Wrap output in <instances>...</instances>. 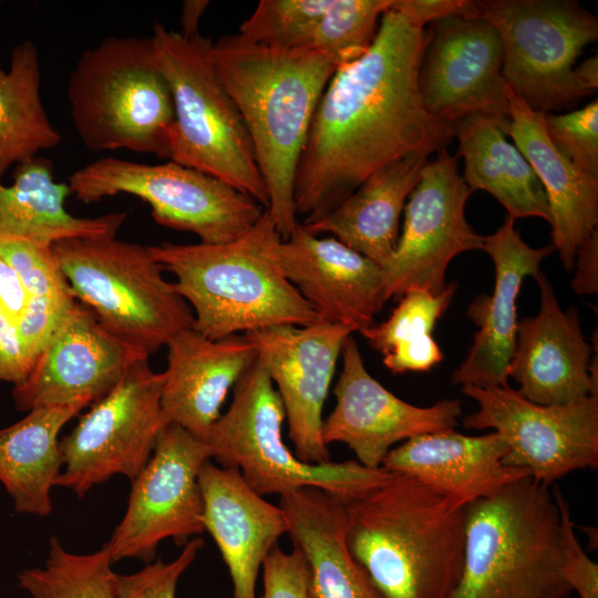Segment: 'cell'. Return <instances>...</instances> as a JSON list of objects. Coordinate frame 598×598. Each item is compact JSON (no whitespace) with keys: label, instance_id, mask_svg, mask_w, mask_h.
Masks as SVG:
<instances>
[{"label":"cell","instance_id":"obj_1","mask_svg":"<svg viewBox=\"0 0 598 598\" xmlns=\"http://www.w3.org/2000/svg\"><path fill=\"white\" fill-rule=\"evenodd\" d=\"M423 30L391 7L367 52L328 82L296 171L302 224L323 217L386 164L436 152L453 137V126L431 116L419 94Z\"/></svg>","mask_w":598,"mask_h":598},{"label":"cell","instance_id":"obj_2","mask_svg":"<svg viewBox=\"0 0 598 598\" xmlns=\"http://www.w3.org/2000/svg\"><path fill=\"white\" fill-rule=\"evenodd\" d=\"M217 75L249 135L268 195L267 212L283 240L298 225L296 171L318 102L339 69L311 49H277L238 34L212 45Z\"/></svg>","mask_w":598,"mask_h":598},{"label":"cell","instance_id":"obj_3","mask_svg":"<svg viewBox=\"0 0 598 598\" xmlns=\"http://www.w3.org/2000/svg\"><path fill=\"white\" fill-rule=\"evenodd\" d=\"M465 508L389 472L346 497V540L383 598H452L463 570Z\"/></svg>","mask_w":598,"mask_h":598},{"label":"cell","instance_id":"obj_4","mask_svg":"<svg viewBox=\"0 0 598 598\" xmlns=\"http://www.w3.org/2000/svg\"><path fill=\"white\" fill-rule=\"evenodd\" d=\"M569 505L530 475L465 508L463 570L452 598H571Z\"/></svg>","mask_w":598,"mask_h":598},{"label":"cell","instance_id":"obj_5","mask_svg":"<svg viewBox=\"0 0 598 598\" xmlns=\"http://www.w3.org/2000/svg\"><path fill=\"white\" fill-rule=\"evenodd\" d=\"M281 238L267 209L240 238L225 244L148 246L172 272L176 292L193 307L194 329L210 340L278 326H309L317 313L278 268Z\"/></svg>","mask_w":598,"mask_h":598},{"label":"cell","instance_id":"obj_6","mask_svg":"<svg viewBox=\"0 0 598 598\" xmlns=\"http://www.w3.org/2000/svg\"><path fill=\"white\" fill-rule=\"evenodd\" d=\"M66 97L87 150L168 158L174 106L151 37L112 35L84 50L70 74Z\"/></svg>","mask_w":598,"mask_h":598},{"label":"cell","instance_id":"obj_7","mask_svg":"<svg viewBox=\"0 0 598 598\" xmlns=\"http://www.w3.org/2000/svg\"><path fill=\"white\" fill-rule=\"evenodd\" d=\"M154 61L169 87L174 122L168 158L212 175L268 208L266 186L243 118L223 86L212 58L213 42L184 37L155 22Z\"/></svg>","mask_w":598,"mask_h":598},{"label":"cell","instance_id":"obj_8","mask_svg":"<svg viewBox=\"0 0 598 598\" xmlns=\"http://www.w3.org/2000/svg\"><path fill=\"white\" fill-rule=\"evenodd\" d=\"M75 299L113 336L150 355L194 326L188 303L148 246L115 236L70 238L52 245Z\"/></svg>","mask_w":598,"mask_h":598},{"label":"cell","instance_id":"obj_9","mask_svg":"<svg viewBox=\"0 0 598 598\" xmlns=\"http://www.w3.org/2000/svg\"><path fill=\"white\" fill-rule=\"evenodd\" d=\"M233 393L228 411L204 442L216 464L237 468L259 495L283 496L313 486L350 497L388 477L383 467L369 468L357 461L310 464L298 458L283 442V405L258 360L239 378Z\"/></svg>","mask_w":598,"mask_h":598},{"label":"cell","instance_id":"obj_10","mask_svg":"<svg viewBox=\"0 0 598 598\" xmlns=\"http://www.w3.org/2000/svg\"><path fill=\"white\" fill-rule=\"evenodd\" d=\"M467 16L497 31L503 78L532 110L565 109L591 93L575 62L598 38V20L570 0L470 1Z\"/></svg>","mask_w":598,"mask_h":598},{"label":"cell","instance_id":"obj_11","mask_svg":"<svg viewBox=\"0 0 598 598\" xmlns=\"http://www.w3.org/2000/svg\"><path fill=\"white\" fill-rule=\"evenodd\" d=\"M68 184L83 203L118 194L138 197L150 205L157 224L193 233L206 244L240 238L265 210L236 187L173 161L147 164L102 157L73 172Z\"/></svg>","mask_w":598,"mask_h":598},{"label":"cell","instance_id":"obj_12","mask_svg":"<svg viewBox=\"0 0 598 598\" xmlns=\"http://www.w3.org/2000/svg\"><path fill=\"white\" fill-rule=\"evenodd\" d=\"M164 380V372L153 371L144 357L111 392L91 404L60 441L63 466L55 486L82 497L114 475L134 480L168 423L161 406Z\"/></svg>","mask_w":598,"mask_h":598},{"label":"cell","instance_id":"obj_13","mask_svg":"<svg viewBox=\"0 0 598 598\" xmlns=\"http://www.w3.org/2000/svg\"><path fill=\"white\" fill-rule=\"evenodd\" d=\"M461 390L478 405L463 419L464 427L498 433L507 445L505 465L525 468L548 486L574 471L598 466V395L540 405L508 383Z\"/></svg>","mask_w":598,"mask_h":598},{"label":"cell","instance_id":"obj_14","mask_svg":"<svg viewBox=\"0 0 598 598\" xmlns=\"http://www.w3.org/2000/svg\"><path fill=\"white\" fill-rule=\"evenodd\" d=\"M209 460L204 441L174 423L162 429L148 462L132 480L124 516L103 545L113 563L148 564L164 539L184 546L205 532L198 475Z\"/></svg>","mask_w":598,"mask_h":598},{"label":"cell","instance_id":"obj_15","mask_svg":"<svg viewBox=\"0 0 598 598\" xmlns=\"http://www.w3.org/2000/svg\"><path fill=\"white\" fill-rule=\"evenodd\" d=\"M426 161L403 208V226L394 251L383 269L389 300L414 289L439 295L445 274L457 255L483 249L478 235L465 218L472 192L458 172L457 156L444 147Z\"/></svg>","mask_w":598,"mask_h":598},{"label":"cell","instance_id":"obj_16","mask_svg":"<svg viewBox=\"0 0 598 598\" xmlns=\"http://www.w3.org/2000/svg\"><path fill=\"white\" fill-rule=\"evenodd\" d=\"M423 30L417 90L426 112L453 126L471 115L508 121L503 49L485 19L455 14Z\"/></svg>","mask_w":598,"mask_h":598},{"label":"cell","instance_id":"obj_17","mask_svg":"<svg viewBox=\"0 0 598 598\" xmlns=\"http://www.w3.org/2000/svg\"><path fill=\"white\" fill-rule=\"evenodd\" d=\"M352 332L342 324L319 320L303 327L278 326L244 334L277 386L295 454L306 463L331 461L322 439V409L343 343Z\"/></svg>","mask_w":598,"mask_h":598},{"label":"cell","instance_id":"obj_18","mask_svg":"<svg viewBox=\"0 0 598 598\" xmlns=\"http://www.w3.org/2000/svg\"><path fill=\"white\" fill-rule=\"evenodd\" d=\"M341 355L336 405L322 425L327 445L343 443L361 465L380 468L394 444L457 424L462 414L457 399L417 406L385 389L368 372L352 334L346 339Z\"/></svg>","mask_w":598,"mask_h":598},{"label":"cell","instance_id":"obj_19","mask_svg":"<svg viewBox=\"0 0 598 598\" xmlns=\"http://www.w3.org/2000/svg\"><path fill=\"white\" fill-rule=\"evenodd\" d=\"M144 357L150 355L110 333L76 301L12 396L17 408L28 412L51 405L85 408L111 392Z\"/></svg>","mask_w":598,"mask_h":598},{"label":"cell","instance_id":"obj_20","mask_svg":"<svg viewBox=\"0 0 598 598\" xmlns=\"http://www.w3.org/2000/svg\"><path fill=\"white\" fill-rule=\"evenodd\" d=\"M272 256L320 321L361 332L375 323L388 301L380 265L334 237L308 233L300 223L287 240L275 243Z\"/></svg>","mask_w":598,"mask_h":598},{"label":"cell","instance_id":"obj_21","mask_svg":"<svg viewBox=\"0 0 598 598\" xmlns=\"http://www.w3.org/2000/svg\"><path fill=\"white\" fill-rule=\"evenodd\" d=\"M540 293L536 316L518 322L508 378L517 392L540 405H564L598 395L590 375L594 346L581 331L578 310L564 311L549 279L542 271L535 277Z\"/></svg>","mask_w":598,"mask_h":598},{"label":"cell","instance_id":"obj_22","mask_svg":"<svg viewBox=\"0 0 598 598\" xmlns=\"http://www.w3.org/2000/svg\"><path fill=\"white\" fill-rule=\"evenodd\" d=\"M507 216L492 235L483 237V250L495 269L491 296L477 297L467 309L478 331L464 361L455 369L452 382L461 388H491L508 383V365L517 337V296L525 277H536L542 261L553 252L551 245L533 248Z\"/></svg>","mask_w":598,"mask_h":598},{"label":"cell","instance_id":"obj_23","mask_svg":"<svg viewBox=\"0 0 598 598\" xmlns=\"http://www.w3.org/2000/svg\"><path fill=\"white\" fill-rule=\"evenodd\" d=\"M204 529L216 543L233 581L234 598H257L259 570L288 520L233 467L205 462L198 475Z\"/></svg>","mask_w":598,"mask_h":598},{"label":"cell","instance_id":"obj_24","mask_svg":"<svg viewBox=\"0 0 598 598\" xmlns=\"http://www.w3.org/2000/svg\"><path fill=\"white\" fill-rule=\"evenodd\" d=\"M166 347L163 414L205 441L229 390L257 360L256 349L245 336L210 340L194 327L176 333Z\"/></svg>","mask_w":598,"mask_h":598},{"label":"cell","instance_id":"obj_25","mask_svg":"<svg viewBox=\"0 0 598 598\" xmlns=\"http://www.w3.org/2000/svg\"><path fill=\"white\" fill-rule=\"evenodd\" d=\"M507 445L491 432L465 435L453 429L412 437L385 456L382 467L410 475L456 507L487 497L530 473L507 466Z\"/></svg>","mask_w":598,"mask_h":598},{"label":"cell","instance_id":"obj_26","mask_svg":"<svg viewBox=\"0 0 598 598\" xmlns=\"http://www.w3.org/2000/svg\"><path fill=\"white\" fill-rule=\"evenodd\" d=\"M509 116L504 126L538 177L550 212L551 246L567 271L581 243L598 225V178L578 169L551 143L545 114L532 110L506 85Z\"/></svg>","mask_w":598,"mask_h":598},{"label":"cell","instance_id":"obj_27","mask_svg":"<svg viewBox=\"0 0 598 598\" xmlns=\"http://www.w3.org/2000/svg\"><path fill=\"white\" fill-rule=\"evenodd\" d=\"M293 548L306 563L310 598H383L346 540V497L307 486L280 496Z\"/></svg>","mask_w":598,"mask_h":598},{"label":"cell","instance_id":"obj_28","mask_svg":"<svg viewBox=\"0 0 598 598\" xmlns=\"http://www.w3.org/2000/svg\"><path fill=\"white\" fill-rule=\"evenodd\" d=\"M429 152L393 161L370 175L320 219L301 224L310 234H329L383 268L399 238V221Z\"/></svg>","mask_w":598,"mask_h":598},{"label":"cell","instance_id":"obj_29","mask_svg":"<svg viewBox=\"0 0 598 598\" xmlns=\"http://www.w3.org/2000/svg\"><path fill=\"white\" fill-rule=\"evenodd\" d=\"M69 184L54 179L52 163L34 157L17 165L12 183L0 181V239H23L44 246L70 239L115 236L126 212L78 217L65 208Z\"/></svg>","mask_w":598,"mask_h":598},{"label":"cell","instance_id":"obj_30","mask_svg":"<svg viewBox=\"0 0 598 598\" xmlns=\"http://www.w3.org/2000/svg\"><path fill=\"white\" fill-rule=\"evenodd\" d=\"M507 121L471 115L453 124L463 178L471 189L494 196L513 219L539 217L550 225L544 188L522 152L506 140Z\"/></svg>","mask_w":598,"mask_h":598},{"label":"cell","instance_id":"obj_31","mask_svg":"<svg viewBox=\"0 0 598 598\" xmlns=\"http://www.w3.org/2000/svg\"><path fill=\"white\" fill-rule=\"evenodd\" d=\"M83 405H51L29 411L0 430V482L20 514L48 516L63 461L58 439Z\"/></svg>","mask_w":598,"mask_h":598},{"label":"cell","instance_id":"obj_32","mask_svg":"<svg viewBox=\"0 0 598 598\" xmlns=\"http://www.w3.org/2000/svg\"><path fill=\"white\" fill-rule=\"evenodd\" d=\"M61 138L43 105L39 50L24 40L12 49L9 68L0 64V181L11 166L58 147Z\"/></svg>","mask_w":598,"mask_h":598},{"label":"cell","instance_id":"obj_33","mask_svg":"<svg viewBox=\"0 0 598 598\" xmlns=\"http://www.w3.org/2000/svg\"><path fill=\"white\" fill-rule=\"evenodd\" d=\"M456 289L457 283L451 282L439 295L410 290L400 297L399 305L385 321L360 333L382 354L383 364L392 373L429 371L443 360L432 331Z\"/></svg>","mask_w":598,"mask_h":598},{"label":"cell","instance_id":"obj_34","mask_svg":"<svg viewBox=\"0 0 598 598\" xmlns=\"http://www.w3.org/2000/svg\"><path fill=\"white\" fill-rule=\"evenodd\" d=\"M112 564L104 546L91 554H74L52 536L44 565L22 570L19 586L32 598H117Z\"/></svg>","mask_w":598,"mask_h":598},{"label":"cell","instance_id":"obj_35","mask_svg":"<svg viewBox=\"0 0 598 598\" xmlns=\"http://www.w3.org/2000/svg\"><path fill=\"white\" fill-rule=\"evenodd\" d=\"M392 4L393 0H332L309 49L327 54L339 68L355 61L372 44L378 23Z\"/></svg>","mask_w":598,"mask_h":598},{"label":"cell","instance_id":"obj_36","mask_svg":"<svg viewBox=\"0 0 598 598\" xmlns=\"http://www.w3.org/2000/svg\"><path fill=\"white\" fill-rule=\"evenodd\" d=\"M332 0H261L239 27L243 39L277 49H309Z\"/></svg>","mask_w":598,"mask_h":598},{"label":"cell","instance_id":"obj_37","mask_svg":"<svg viewBox=\"0 0 598 598\" xmlns=\"http://www.w3.org/2000/svg\"><path fill=\"white\" fill-rule=\"evenodd\" d=\"M545 130L555 147L578 169L598 178V101L564 114H545Z\"/></svg>","mask_w":598,"mask_h":598},{"label":"cell","instance_id":"obj_38","mask_svg":"<svg viewBox=\"0 0 598 598\" xmlns=\"http://www.w3.org/2000/svg\"><path fill=\"white\" fill-rule=\"evenodd\" d=\"M0 255L17 271L28 298L73 295L52 246L23 239H0Z\"/></svg>","mask_w":598,"mask_h":598},{"label":"cell","instance_id":"obj_39","mask_svg":"<svg viewBox=\"0 0 598 598\" xmlns=\"http://www.w3.org/2000/svg\"><path fill=\"white\" fill-rule=\"evenodd\" d=\"M203 547L204 540L194 537L183 546L181 554L169 563L156 560L146 564L136 573L116 574V597L176 598L179 578L193 564Z\"/></svg>","mask_w":598,"mask_h":598},{"label":"cell","instance_id":"obj_40","mask_svg":"<svg viewBox=\"0 0 598 598\" xmlns=\"http://www.w3.org/2000/svg\"><path fill=\"white\" fill-rule=\"evenodd\" d=\"M76 301L73 295L29 298L17 324L33 362Z\"/></svg>","mask_w":598,"mask_h":598},{"label":"cell","instance_id":"obj_41","mask_svg":"<svg viewBox=\"0 0 598 598\" xmlns=\"http://www.w3.org/2000/svg\"><path fill=\"white\" fill-rule=\"evenodd\" d=\"M264 590L260 598H310L308 571L301 553H286L277 545L262 564Z\"/></svg>","mask_w":598,"mask_h":598},{"label":"cell","instance_id":"obj_42","mask_svg":"<svg viewBox=\"0 0 598 598\" xmlns=\"http://www.w3.org/2000/svg\"><path fill=\"white\" fill-rule=\"evenodd\" d=\"M32 365L17 322L0 308V381L18 385L25 380Z\"/></svg>","mask_w":598,"mask_h":598},{"label":"cell","instance_id":"obj_43","mask_svg":"<svg viewBox=\"0 0 598 598\" xmlns=\"http://www.w3.org/2000/svg\"><path fill=\"white\" fill-rule=\"evenodd\" d=\"M566 548L568 580L579 598H598V565L590 559L574 532L570 513L566 517Z\"/></svg>","mask_w":598,"mask_h":598},{"label":"cell","instance_id":"obj_44","mask_svg":"<svg viewBox=\"0 0 598 598\" xmlns=\"http://www.w3.org/2000/svg\"><path fill=\"white\" fill-rule=\"evenodd\" d=\"M468 0H393L392 8L412 24L425 28L430 22L455 14H466Z\"/></svg>","mask_w":598,"mask_h":598},{"label":"cell","instance_id":"obj_45","mask_svg":"<svg viewBox=\"0 0 598 598\" xmlns=\"http://www.w3.org/2000/svg\"><path fill=\"white\" fill-rule=\"evenodd\" d=\"M573 290L578 295L598 291V228L578 247L575 256Z\"/></svg>","mask_w":598,"mask_h":598},{"label":"cell","instance_id":"obj_46","mask_svg":"<svg viewBox=\"0 0 598 598\" xmlns=\"http://www.w3.org/2000/svg\"><path fill=\"white\" fill-rule=\"evenodd\" d=\"M28 295L13 267L0 255V308L17 323L23 315Z\"/></svg>","mask_w":598,"mask_h":598},{"label":"cell","instance_id":"obj_47","mask_svg":"<svg viewBox=\"0 0 598 598\" xmlns=\"http://www.w3.org/2000/svg\"><path fill=\"white\" fill-rule=\"evenodd\" d=\"M208 4L209 1L207 0H186L183 2L181 14V34L187 38L199 34L198 24Z\"/></svg>","mask_w":598,"mask_h":598},{"label":"cell","instance_id":"obj_48","mask_svg":"<svg viewBox=\"0 0 598 598\" xmlns=\"http://www.w3.org/2000/svg\"><path fill=\"white\" fill-rule=\"evenodd\" d=\"M577 71L581 78V80L585 82V84L588 86V89L594 92L598 87V59L597 56H591L584 61L579 66H577Z\"/></svg>","mask_w":598,"mask_h":598}]
</instances>
